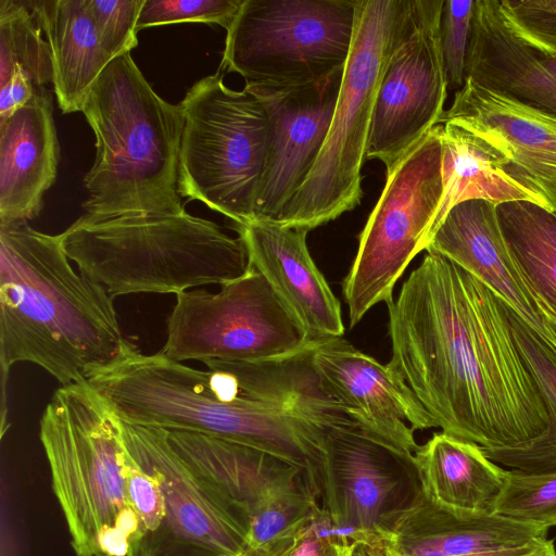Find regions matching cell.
I'll return each instance as SVG.
<instances>
[{"mask_svg":"<svg viewBox=\"0 0 556 556\" xmlns=\"http://www.w3.org/2000/svg\"><path fill=\"white\" fill-rule=\"evenodd\" d=\"M127 556H226L163 536L142 538L130 546Z\"/></svg>","mask_w":556,"mask_h":556,"instance_id":"8d00e7d4","label":"cell"},{"mask_svg":"<svg viewBox=\"0 0 556 556\" xmlns=\"http://www.w3.org/2000/svg\"><path fill=\"white\" fill-rule=\"evenodd\" d=\"M412 458L353 425L329 428L319 469L323 507L340 523L380 532L382 516L409 497L402 491L416 481Z\"/></svg>","mask_w":556,"mask_h":556,"instance_id":"ac0fdd59","label":"cell"},{"mask_svg":"<svg viewBox=\"0 0 556 556\" xmlns=\"http://www.w3.org/2000/svg\"><path fill=\"white\" fill-rule=\"evenodd\" d=\"M63 245L79 273L114 298L175 293L224 286L243 276L250 260L243 240L186 211L102 220L79 217Z\"/></svg>","mask_w":556,"mask_h":556,"instance_id":"8992f818","label":"cell"},{"mask_svg":"<svg viewBox=\"0 0 556 556\" xmlns=\"http://www.w3.org/2000/svg\"><path fill=\"white\" fill-rule=\"evenodd\" d=\"M388 556H556L547 530L497 514L457 516L409 497L381 518Z\"/></svg>","mask_w":556,"mask_h":556,"instance_id":"e0dca14e","label":"cell"},{"mask_svg":"<svg viewBox=\"0 0 556 556\" xmlns=\"http://www.w3.org/2000/svg\"><path fill=\"white\" fill-rule=\"evenodd\" d=\"M536 54L544 67L556 78V56H547L539 53Z\"/></svg>","mask_w":556,"mask_h":556,"instance_id":"60d3db41","label":"cell"},{"mask_svg":"<svg viewBox=\"0 0 556 556\" xmlns=\"http://www.w3.org/2000/svg\"><path fill=\"white\" fill-rule=\"evenodd\" d=\"M351 556H388L384 551V540L374 544H359L353 547Z\"/></svg>","mask_w":556,"mask_h":556,"instance_id":"ab89813d","label":"cell"},{"mask_svg":"<svg viewBox=\"0 0 556 556\" xmlns=\"http://www.w3.org/2000/svg\"><path fill=\"white\" fill-rule=\"evenodd\" d=\"M124 475L127 500L139 519L142 538L156 535L165 520V503L157 480L142 469L127 450Z\"/></svg>","mask_w":556,"mask_h":556,"instance_id":"e575fe53","label":"cell"},{"mask_svg":"<svg viewBox=\"0 0 556 556\" xmlns=\"http://www.w3.org/2000/svg\"><path fill=\"white\" fill-rule=\"evenodd\" d=\"M505 312L520 356L531 374L547 413L545 430L536 438L509 447H481L494 462L523 472L556 470V355L505 303Z\"/></svg>","mask_w":556,"mask_h":556,"instance_id":"f1b7e54d","label":"cell"},{"mask_svg":"<svg viewBox=\"0 0 556 556\" xmlns=\"http://www.w3.org/2000/svg\"><path fill=\"white\" fill-rule=\"evenodd\" d=\"M87 382L126 424L213 435L268 453L319 479L329 428L285 403L240 391L222 370H199L125 340L118 355Z\"/></svg>","mask_w":556,"mask_h":556,"instance_id":"3957f363","label":"cell"},{"mask_svg":"<svg viewBox=\"0 0 556 556\" xmlns=\"http://www.w3.org/2000/svg\"><path fill=\"white\" fill-rule=\"evenodd\" d=\"M60 146L52 97L46 87L0 117V225L28 223L54 184Z\"/></svg>","mask_w":556,"mask_h":556,"instance_id":"7402d4cb","label":"cell"},{"mask_svg":"<svg viewBox=\"0 0 556 556\" xmlns=\"http://www.w3.org/2000/svg\"><path fill=\"white\" fill-rule=\"evenodd\" d=\"M466 77L556 114V78L505 26L498 0H476Z\"/></svg>","mask_w":556,"mask_h":556,"instance_id":"cb8c5ba5","label":"cell"},{"mask_svg":"<svg viewBox=\"0 0 556 556\" xmlns=\"http://www.w3.org/2000/svg\"><path fill=\"white\" fill-rule=\"evenodd\" d=\"M510 256L532 296L556 321V213L529 201L496 206Z\"/></svg>","mask_w":556,"mask_h":556,"instance_id":"83f0119b","label":"cell"},{"mask_svg":"<svg viewBox=\"0 0 556 556\" xmlns=\"http://www.w3.org/2000/svg\"><path fill=\"white\" fill-rule=\"evenodd\" d=\"M507 29L534 52L556 56V0H498Z\"/></svg>","mask_w":556,"mask_h":556,"instance_id":"4dcf8cb0","label":"cell"},{"mask_svg":"<svg viewBox=\"0 0 556 556\" xmlns=\"http://www.w3.org/2000/svg\"><path fill=\"white\" fill-rule=\"evenodd\" d=\"M125 342L112 296L74 270L63 235L0 225V364L31 363L62 386L86 382Z\"/></svg>","mask_w":556,"mask_h":556,"instance_id":"7a4b0ae2","label":"cell"},{"mask_svg":"<svg viewBox=\"0 0 556 556\" xmlns=\"http://www.w3.org/2000/svg\"><path fill=\"white\" fill-rule=\"evenodd\" d=\"M101 42L112 59L138 45V20L144 0H85Z\"/></svg>","mask_w":556,"mask_h":556,"instance_id":"836d02e7","label":"cell"},{"mask_svg":"<svg viewBox=\"0 0 556 556\" xmlns=\"http://www.w3.org/2000/svg\"><path fill=\"white\" fill-rule=\"evenodd\" d=\"M444 0H410L407 28L384 72L376 102L367 159L390 168L440 124L447 97L441 47Z\"/></svg>","mask_w":556,"mask_h":556,"instance_id":"4fadbf2b","label":"cell"},{"mask_svg":"<svg viewBox=\"0 0 556 556\" xmlns=\"http://www.w3.org/2000/svg\"><path fill=\"white\" fill-rule=\"evenodd\" d=\"M419 492L434 507L457 516L495 514L507 470L481 447L443 431L413 454Z\"/></svg>","mask_w":556,"mask_h":556,"instance_id":"603a6c76","label":"cell"},{"mask_svg":"<svg viewBox=\"0 0 556 556\" xmlns=\"http://www.w3.org/2000/svg\"><path fill=\"white\" fill-rule=\"evenodd\" d=\"M305 526L286 533L263 547L248 551L244 556H290Z\"/></svg>","mask_w":556,"mask_h":556,"instance_id":"f35d334b","label":"cell"},{"mask_svg":"<svg viewBox=\"0 0 556 556\" xmlns=\"http://www.w3.org/2000/svg\"><path fill=\"white\" fill-rule=\"evenodd\" d=\"M426 251L443 255L482 282L551 345L549 318L530 293L510 256L495 204L469 200L453 206Z\"/></svg>","mask_w":556,"mask_h":556,"instance_id":"44dd1931","label":"cell"},{"mask_svg":"<svg viewBox=\"0 0 556 556\" xmlns=\"http://www.w3.org/2000/svg\"><path fill=\"white\" fill-rule=\"evenodd\" d=\"M166 431L174 450L247 521L255 541L280 535L320 505L302 472L268 453L213 435Z\"/></svg>","mask_w":556,"mask_h":556,"instance_id":"7c38bea8","label":"cell"},{"mask_svg":"<svg viewBox=\"0 0 556 556\" xmlns=\"http://www.w3.org/2000/svg\"><path fill=\"white\" fill-rule=\"evenodd\" d=\"M342 74L289 89L245 86L260 98L269 118L256 219L276 220L314 167L331 125Z\"/></svg>","mask_w":556,"mask_h":556,"instance_id":"d6986e66","label":"cell"},{"mask_svg":"<svg viewBox=\"0 0 556 556\" xmlns=\"http://www.w3.org/2000/svg\"><path fill=\"white\" fill-rule=\"evenodd\" d=\"M243 0H144L138 30L185 22L217 24L226 30Z\"/></svg>","mask_w":556,"mask_h":556,"instance_id":"1f68e13d","label":"cell"},{"mask_svg":"<svg viewBox=\"0 0 556 556\" xmlns=\"http://www.w3.org/2000/svg\"><path fill=\"white\" fill-rule=\"evenodd\" d=\"M83 114L96 137L84 178L88 220L186 211L178 192L181 106L161 98L130 53L114 58L91 87Z\"/></svg>","mask_w":556,"mask_h":556,"instance_id":"277c9868","label":"cell"},{"mask_svg":"<svg viewBox=\"0 0 556 556\" xmlns=\"http://www.w3.org/2000/svg\"><path fill=\"white\" fill-rule=\"evenodd\" d=\"M442 125L444 192L428 242L447 212L465 201L484 200L496 206L529 201L545 207L535 193L515 178L507 160L495 149L457 125Z\"/></svg>","mask_w":556,"mask_h":556,"instance_id":"484cf974","label":"cell"},{"mask_svg":"<svg viewBox=\"0 0 556 556\" xmlns=\"http://www.w3.org/2000/svg\"><path fill=\"white\" fill-rule=\"evenodd\" d=\"M0 556H26V541L13 488L5 478L1 479Z\"/></svg>","mask_w":556,"mask_h":556,"instance_id":"d590c367","label":"cell"},{"mask_svg":"<svg viewBox=\"0 0 556 556\" xmlns=\"http://www.w3.org/2000/svg\"><path fill=\"white\" fill-rule=\"evenodd\" d=\"M457 125L507 160L515 178L556 213V114L470 77L440 124Z\"/></svg>","mask_w":556,"mask_h":556,"instance_id":"2e32d148","label":"cell"},{"mask_svg":"<svg viewBox=\"0 0 556 556\" xmlns=\"http://www.w3.org/2000/svg\"><path fill=\"white\" fill-rule=\"evenodd\" d=\"M353 547L328 535L318 534L309 521L301 531L290 556H351Z\"/></svg>","mask_w":556,"mask_h":556,"instance_id":"74e56055","label":"cell"},{"mask_svg":"<svg viewBox=\"0 0 556 556\" xmlns=\"http://www.w3.org/2000/svg\"><path fill=\"white\" fill-rule=\"evenodd\" d=\"M410 0H358L350 53L317 161L276 220L309 230L355 208L379 88L408 24Z\"/></svg>","mask_w":556,"mask_h":556,"instance_id":"52a82bcc","label":"cell"},{"mask_svg":"<svg viewBox=\"0 0 556 556\" xmlns=\"http://www.w3.org/2000/svg\"><path fill=\"white\" fill-rule=\"evenodd\" d=\"M358 0H243L219 70L245 86L289 89L343 73Z\"/></svg>","mask_w":556,"mask_h":556,"instance_id":"9c48e42d","label":"cell"},{"mask_svg":"<svg viewBox=\"0 0 556 556\" xmlns=\"http://www.w3.org/2000/svg\"><path fill=\"white\" fill-rule=\"evenodd\" d=\"M39 439L76 556H127L142 539L125 485L122 420L86 381L62 386Z\"/></svg>","mask_w":556,"mask_h":556,"instance_id":"5b68a950","label":"cell"},{"mask_svg":"<svg viewBox=\"0 0 556 556\" xmlns=\"http://www.w3.org/2000/svg\"><path fill=\"white\" fill-rule=\"evenodd\" d=\"M389 364L437 428L481 447L539 437L547 413L501 301L443 255L427 251L387 303Z\"/></svg>","mask_w":556,"mask_h":556,"instance_id":"6da1fadb","label":"cell"},{"mask_svg":"<svg viewBox=\"0 0 556 556\" xmlns=\"http://www.w3.org/2000/svg\"><path fill=\"white\" fill-rule=\"evenodd\" d=\"M53 83L49 43L24 0H0V117Z\"/></svg>","mask_w":556,"mask_h":556,"instance_id":"4316f807","label":"cell"},{"mask_svg":"<svg viewBox=\"0 0 556 556\" xmlns=\"http://www.w3.org/2000/svg\"><path fill=\"white\" fill-rule=\"evenodd\" d=\"M314 368L326 392L367 437L410 458L415 430L437 428L431 415L388 363L380 364L343 337L319 341Z\"/></svg>","mask_w":556,"mask_h":556,"instance_id":"5bb4252c","label":"cell"},{"mask_svg":"<svg viewBox=\"0 0 556 556\" xmlns=\"http://www.w3.org/2000/svg\"><path fill=\"white\" fill-rule=\"evenodd\" d=\"M442 130V124L432 127L387 169L343 281L350 327L393 300L395 283L427 247L444 192Z\"/></svg>","mask_w":556,"mask_h":556,"instance_id":"30bf717a","label":"cell"},{"mask_svg":"<svg viewBox=\"0 0 556 556\" xmlns=\"http://www.w3.org/2000/svg\"><path fill=\"white\" fill-rule=\"evenodd\" d=\"M166 333L160 352L177 362H267L316 343L251 266L217 293L200 289L176 294Z\"/></svg>","mask_w":556,"mask_h":556,"instance_id":"8fae6325","label":"cell"},{"mask_svg":"<svg viewBox=\"0 0 556 556\" xmlns=\"http://www.w3.org/2000/svg\"><path fill=\"white\" fill-rule=\"evenodd\" d=\"M49 43L53 89L64 113L81 112L91 87L113 60L85 0H24Z\"/></svg>","mask_w":556,"mask_h":556,"instance_id":"d4e9b609","label":"cell"},{"mask_svg":"<svg viewBox=\"0 0 556 556\" xmlns=\"http://www.w3.org/2000/svg\"><path fill=\"white\" fill-rule=\"evenodd\" d=\"M476 0H444L441 47L448 90H459L466 80V61Z\"/></svg>","mask_w":556,"mask_h":556,"instance_id":"d6a6232c","label":"cell"},{"mask_svg":"<svg viewBox=\"0 0 556 556\" xmlns=\"http://www.w3.org/2000/svg\"><path fill=\"white\" fill-rule=\"evenodd\" d=\"M495 514L546 530L556 526V470H507Z\"/></svg>","mask_w":556,"mask_h":556,"instance_id":"f546056e","label":"cell"},{"mask_svg":"<svg viewBox=\"0 0 556 556\" xmlns=\"http://www.w3.org/2000/svg\"><path fill=\"white\" fill-rule=\"evenodd\" d=\"M262 274L313 342L344 333L341 306L307 248L306 227L255 219L235 226Z\"/></svg>","mask_w":556,"mask_h":556,"instance_id":"ffe728a7","label":"cell"},{"mask_svg":"<svg viewBox=\"0 0 556 556\" xmlns=\"http://www.w3.org/2000/svg\"><path fill=\"white\" fill-rule=\"evenodd\" d=\"M122 428L127 452L157 480L163 493L165 520L156 535L220 555L244 556L247 521L174 450L167 431L124 421Z\"/></svg>","mask_w":556,"mask_h":556,"instance_id":"9a60e30c","label":"cell"},{"mask_svg":"<svg viewBox=\"0 0 556 556\" xmlns=\"http://www.w3.org/2000/svg\"><path fill=\"white\" fill-rule=\"evenodd\" d=\"M179 105L180 197L204 203L236 226L255 220L269 139L264 104L245 87H227L219 70L193 84Z\"/></svg>","mask_w":556,"mask_h":556,"instance_id":"ba28073f","label":"cell"}]
</instances>
